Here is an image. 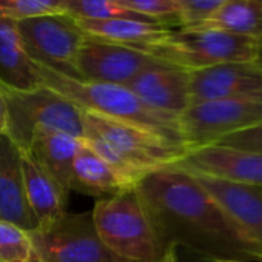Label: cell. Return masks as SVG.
Masks as SVG:
<instances>
[{"mask_svg": "<svg viewBox=\"0 0 262 262\" xmlns=\"http://www.w3.org/2000/svg\"><path fill=\"white\" fill-rule=\"evenodd\" d=\"M136 191L147 205L165 245L214 259H253L224 213L196 179L174 167H162L142 178Z\"/></svg>", "mask_w": 262, "mask_h": 262, "instance_id": "1", "label": "cell"}, {"mask_svg": "<svg viewBox=\"0 0 262 262\" xmlns=\"http://www.w3.org/2000/svg\"><path fill=\"white\" fill-rule=\"evenodd\" d=\"M82 141L114 168L139 182L178 162L187 147L155 131L82 110Z\"/></svg>", "mask_w": 262, "mask_h": 262, "instance_id": "2", "label": "cell"}, {"mask_svg": "<svg viewBox=\"0 0 262 262\" xmlns=\"http://www.w3.org/2000/svg\"><path fill=\"white\" fill-rule=\"evenodd\" d=\"M34 68L43 86L54 90L79 108L148 128L155 133L185 145L179 129V117L148 106L125 85L73 79L36 62Z\"/></svg>", "mask_w": 262, "mask_h": 262, "instance_id": "3", "label": "cell"}, {"mask_svg": "<svg viewBox=\"0 0 262 262\" xmlns=\"http://www.w3.org/2000/svg\"><path fill=\"white\" fill-rule=\"evenodd\" d=\"M91 214L99 237L117 257L128 262L161 260L167 245L136 188L97 199Z\"/></svg>", "mask_w": 262, "mask_h": 262, "instance_id": "4", "label": "cell"}, {"mask_svg": "<svg viewBox=\"0 0 262 262\" xmlns=\"http://www.w3.org/2000/svg\"><path fill=\"white\" fill-rule=\"evenodd\" d=\"M257 40L208 27L170 30L159 39L136 47L148 56L187 71L228 62H253Z\"/></svg>", "mask_w": 262, "mask_h": 262, "instance_id": "5", "label": "cell"}, {"mask_svg": "<svg viewBox=\"0 0 262 262\" xmlns=\"http://www.w3.org/2000/svg\"><path fill=\"white\" fill-rule=\"evenodd\" d=\"M2 91L8 111L7 136L20 150L28 147L36 129H56L82 139V108L54 90L42 85L28 91Z\"/></svg>", "mask_w": 262, "mask_h": 262, "instance_id": "6", "label": "cell"}, {"mask_svg": "<svg viewBox=\"0 0 262 262\" xmlns=\"http://www.w3.org/2000/svg\"><path fill=\"white\" fill-rule=\"evenodd\" d=\"M30 233L33 262H128L111 253L97 234L91 211H65Z\"/></svg>", "mask_w": 262, "mask_h": 262, "instance_id": "7", "label": "cell"}, {"mask_svg": "<svg viewBox=\"0 0 262 262\" xmlns=\"http://www.w3.org/2000/svg\"><path fill=\"white\" fill-rule=\"evenodd\" d=\"M17 30L22 45L33 62L79 79L76 54L86 34L74 17L65 13L37 16L17 22Z\"/></svg>", "mask_w": 262, "mask_h": 262, "instance_id": "8", "label": "cell"}, {"mask_svg": "<svg viewBox=\"0 0 262 262\" xmlns=\"http://www.w3.org/2000/svg\"><path fill=\"white\" fill-rule=\"evenodd\" d=\"M262 120V99H224L190 105L179 116L187 151L213 145Z\"/></svg>", "mask_w": 262, "mask_h": 262, "instance_id": "9", "label": "cell"}, {"mask_svg": "<svg viewBox=\"0 0 262 262\" xmlns=\"http://www.w3.org/2000/svg\"><path fill=\"white\" fill-rule=\"evenodd\" d=\"M191 176L217 204L251 257L256 260L262 256V188L201 174Z\"/></svg>", "mask_w": 262, "mask_h": 262, "instance_id": "10", "label": "cell"}, {"mask_svg": "<svg viewBox=\"0 0 262 262\" xmlns=\"http://www.w3.org/2000/svg\"><path fill=\"white\" fill-rule=\"evenodd\" d=\"M155 60L138 48L86 34L76 54V71L80 80L126 85Z\"/></svg>", "mask_w": 262, "mask_h": 262, "instance_id": "11", "label": "cell"}, {"mask_svg": "<svg viewBox=\"0 0 262 262\" xmlns=\"http://www.w3.org/2000/svg\"><path fill=\"white\" fill-rule=\"evenodd\" d=\"M173 165L191 174L262 188V153L213 144L188 150Z\"/></svg>", "mask_w": 262, "mask_h": 262, "instance_id": "12", "label": "cell"}, {"mask_svg": "<svg viewBox=\"0 0 262 262\" xmlns=\"http://www.w3.org/2000/svg\"><path fill=\"white\" fill-rule=\"evenodd\" d=\"M190 105L224 99H262V70L254 62H228L188 71Z\"/></svg>", "mask_w": 262, "mask_h": 262, "instance_id": "13", "label": "cell"}, {"mask_svg": "<svg viewBox=\"0 0 262 262\" xmlns=\"http://www.w3.org/2000/svg\"><path fill=\"white\" fill-rule=\"evenodd\" d=\"M148 106L179 117L190 106L188 71L155 60L125 85Z\"/></svg>", "mask_w": 262, "mask_h": 262, "instance_id": "14", "label": "cell"}, {"mask_svg": "<svg viewBox=\"0 0 262 262\" xmlns=\"http://www.w3.org/2000/svg\"><path fill=\"white\" fill-rule=\"evenodd\" d=\"M0 221L11 222L27 231L37 228V221L27 201L20 148L7 135L0 136Z\"/></svg>", "mask_w": 262, "mask_h": 262, "instance_id": "15", "label": "cell"}, {"mask_svg": "<svg viewBox=\"0 0 262 262\" xmlns=\"http://www.w3.org/2000/svg\"><path fill=\"white\" fill-rule=\"evenodd\" d=\"M136 185L135 179L114 168L82 141V148L73 162L71 190L97 198H111L135 190Z\"/></svg>", "mask_w": 262, "mask_h": 262, "instance_id": "16", "label": "cell"}, {"mask_svg": "<svg viewBox=\"0 0 262 262\" xmlns=\"http://www.w3.org/2000/svg\"><path fill=\"white\" fill-rule=\"evenodd\" d=\"M20 161L28 205L37 221V227L48 225L67 211L68 191L28 151L20 150Z\"/></svg>", "mask_w": 262, "mask_h": 262, "instance_id": "17", "label": "cell"}, {"mask_svg": "<svg viewBox=\"0 0 262 262\" xmlns=\"http://www.w3.org/2000/svg\"><path fill=\"white\" fill-rule=\"evenodd\" d=\"M80 148V138L56 129H36L25 151L70 193L73 162Z\"/></svg>", "mask_w": 262, "mask_h": 262, "instance_id": "18", "label": "cell"}, {"mask_svg": "<svg viewBox=\"0 0 262 262\" xmlns=\"http://www.w3.org/2000/svg\"><path fill=\"white\" fill-rule=\"evenodd\" d=\"M0 86L28 91L42 86L34 62L28 57L17 22L0 17Z\"/></svg>", "mask_w": 262, "mask_h": 262, "instance_id": "19", "label": "cell"}, {"mask_svg": "<svg viewBox=\"0 0 262 262\" xmlns=\"http://www.w3.org/2000/svg\"><path fill=\"white\" fill-rule=\"evenodd\" d=\"M76 20L88 36L128 45L133 48L150 43L171 30L164 24L135 20V19H108V20L76 19Z\"/></svg>", "mask_w": 262, "mask_h": 262, "instance_id": "20", "label": "cell"}, {"mask_svg": "<svg viewBox=\"0 0 262 262\" xmlns=\"http://www.w3.org/2000/svg\"><path fill=\"white\" fill-rule=\"evenodd\" d=\"M198 27L224 30L253 40H262V0H227L224 7Z\"/></svg>", "mask_w": 262, "mask_h": 262, "instance_id": "21", "label": "cell"}, {"mask_svg": "<svg viewBox=\"0 0 262 262\" xmlns=\"http://www.w3.org/2000/svg\"><path fill=\"white\" fill-rule=\"evenodd\" d=\"M62 13L74 19H86V20L135 19V20L161 24L158 20L120 8L117 4H114V0H62Z\"/></svg>", "mask_w": 262, "mask_h": 262, "instance_id": "22", "label": "cell"}, {"mask_svg": "<svg viewBox=\"0 0 262 262\" xmlns=\"http://www.w3.org/2000/svg\"><path fill=\"white\" fill-rule=\"evenodd\" d=\"M0 262H33L30 233L7 221H0Z\"/></svg>", "mask_w": 262, "mask_h": 262, "instance_id": "23", "label": "cell"}, {"mask_svg": "<svg viewBox=\"0 0 262 262\" xmlns=\"http://www.w3.org/2000/svg\"><path fill=\"white\" fill-rule=\"evenodd\" d=\"M62 13V0H0V17L14 22Z\"/></svg>", "mask_w": 262, "mask_h": 262, "instance_id": "24", "label": "cell"}, {"mask_svg": "<svg viewBox=\"0 0 262 262\" xmlns=\"http://www.w3.org/2000/svg\"><path fill=\"white\" fill-rule=\"evenodd\" d=\"M114 4L135 14L158 20L167 27L179 25L174 0H114Z\"/></svg>", "mask_w": 262, "mask_h": 262, "instance_id": "25", "label": "cell"}, {"mask_svg": "<svg viewBox=\"0 0 262 262\" xmlns=\"http://www.w3.org/2000/svg\"><path fill=\"white\" fill-rule=\"evenodd\" d=\"M227 0H174L179 28L198 27L210 20Z\"/></svg>", "mask_w": 262, "mask_h": 262, "instance_id": "26", "label": "cell"}, {"mask_svg": "<svg viewBox=\"0 0 262 262\" xmlns=\"http://www.w3.org/2000/svg\"><path fill=\"white\" fill-rule=\"evenodd\" d=\"M216 144L262 153V120L250 128H245L242 131H237V133H233V135L221 139Z\"/></svg>", "mask_w": 262, "mask_h": 262, "instance_id": "27", "label": "cell"}, {"mask_svg": "<svg viewBox=\"0 0 262 262\" xmlns=\"http://www.w3.org/2000/svg\"><path fill=\"white\" fill-rule=\"evenodd\" d=\"M7 128H8V111H7V100L5 94L0 88V136L7 135Z\"/></svg>", "mask_w": 262, "mask_h": 262, "instance_id": "28", "label": "cell"}, {"mask_svg": "<svg viewBox=\"0 0 262 262\" xmlns=\"http://www.w3.org/2000/svg\"><path fill=\"white\" fill-rule=\"evenodd\" d=\"M184 250H187V248H184ZM187 253L190 256L187 259H184V260L179 259L181 256H178V262H214L216 260L214 257H210V256H205V254H201V253H196V251H191V250H187Z\"/></svg>", "mask_w": 262, "mask_h": 262, "instance_id": "29", "label": "cell"}, {"mask_svg": "<svg viewBox=\"0 0 262 262\" xmlns=\"http://www.w3.org/2000/svg\"><path fill=\"white\" fill-rule=\"evenodd\" d=\"M159 262H178V245L168 244Z\"/></svg>", "mask_w": 262, "mask_h": 262, "instance_id": "30", "label": "cell"}, {"mask_svg": "<svg viewBox=\"0 0 262 262\" xmlns=\"http://www.w3.org/2000/svg\"><path fill=\"white\" fill-rule=\"evenodd\" d=\"M260 70H262V40L257 42V47H256V54H254V60H253Z\"/></svg>", "mask_w": 262, "mask_h": 262, "instance_id": "31", "label": "cell"}, {"mask_svg": "<svg viewBox=\"0 0 262 262\" xmlns=\"http://www.w3.org/2000/svg\"><path fill=\"white\" fill-rule=\"evenodd\" d=\"M214 262H242V260H234V259H216Z\"/></svg>", "mask_w": 262, "mask_h": 262, "instance_id": "32", "label": "cell"}, {"mask_svg": "<svg viewBox=\"0 0 262 262\" xmlns=\"http://www.w3.org/2000/svg\"><path fill=\"white\" fill-rule=\"evenodd\" d=\"M256 260H257V262H262V256H259V257H257Z\"/></svg>", "mask_w": 262, "mask_h": 262, "instance_id": "33", "label": "cell"}]
</instances>
